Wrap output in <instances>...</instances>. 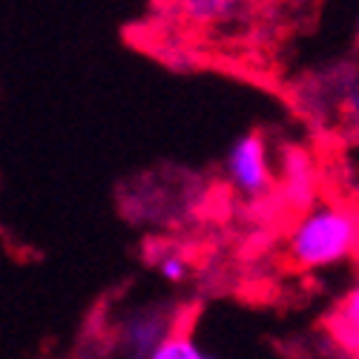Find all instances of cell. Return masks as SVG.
<instances>
[{
    "instance_id": "6da1fadb",
    "label": "cell",
    "mask_w": 359,
    "mask_h": 359,
    "mask_svg": "<svg viewBox=\"0 0 359 359\" xmlns=\"http://www.w3.org/2000/svg\"><path fill=\"white\" fill-rule=\"evenodd\" d=\"M359 250V216L348 207L327 204L311 210L287 238V256L299 267H327Z\"/></svg>"
},
{
    "instance_id": "7a4b0ae2",
    "label": "cell",
    "mask_w": 359,
    "mask_h": 359,
    "mask_svg": "<svg viewBox=\"0 0 359 359\" xmlns=\"http://www.w3.org/2000/svg\"><path fill=\"white\" fill-rule=\"evenodd\" d=\"M227 172L230 182L248 196H262L273 187L271 164H267V141L262 133H248L233 144L227 156Z\"/></svg>"
},
{
    "instance_id": "3957f363",
    "label": "cell",
    "mask_w": 359,
    "mask_h": 359,
    "mask_svg": "<svg viewBox=\"0 0 359 359\" xmlns=\"http://www.w3.org/2000/svg\"><path fill=\"white\" fill-rule=\"evenodd\" d=\"M282 170H285V201L296 207V210H308L316 193V172L311 156L299 147H287L282 156Z\"/></svg>"
},
{
    "instance_id": "277c9868",
    "label": "cell",
    "mask_w": 359,
    "mask_h": 359,
    "mask_svg": "<svg viewBox=\"0 0 359 359\" xmlns=\"http://www.w3.org/2000/svg\"><path fill=\"white\" fill-rule=\"evenodd\" d=\"M170 337H172V331H170L167 319L156 316V313L135 316L124 327V342H127V348L133 351L135 359H149L158 351V345H164Z\"/></svg>"
},
{
    "instance_id": "5b68a950",
    "label": "cell",
    "mask_w": 359,
    "mask_h": 359,
    "mask_svg": "<svg viewBox=\"0 0 359 359\" xmlns=\"http://www.w3.org/2000/svg\"><path fill=\"white\" fill-rule=\"evenodd\" d=\"M327 327H331V337L337 339V345H342L356 359L359 356V285L337 305L334 316L327 319Z\"/></svg>"
},
{
    "instance_id": "8992f818",
    "label": "cell",
    "mask_w": 359,
    "mask_h": 359,
    "mask_svg": "<svg viewBox=\"0 0 359 359\" xmlns=\"http://www.w3.org/2000/svg\"><path fill=\"white\" fill-rule=\"evenodd\" d=\"M149 359H216V356L201 353V351L193 345L190 337H184V334H172L164 345H158V351L149 356Z\"/></svg>"
},
{
    "instance_id": "52a82bcc",
    "label": "cell",
    "mask_w": 359,
    "mask_h": 359,
    "mask_svg": "<svg viewBox=\"0 0 359 359\" xmlns=\"http://www.w3.org/2000/svg\"><path fill=\"white\" fill-rule=\"evenodd\" d=\"M182 9L196 20H213V18H219L224 12H233L238 6L230 4V0H193V4H184Z\"/></svg>"
},
{
    "instance_id": "ba28073f",
    "label": "cell",
    "mask_w": 359,
    "mask_h": 359,
    "mask_svg": "<svg viewBox=\"0 0 359 359\" xmlns=\"http://www.w3.org/2000/svg\"><path fill=\"white\" fill-rule=\"evenodd\" d=\"M158 267H161V276L170 279V282H182L187 276V262L182 256H175V253H170L167 259H161Z\"/></svg>"
},
{
    "instance_id": "9c48e42d",
    "label": "cell",
    "mask_w": 359,
    "mask_h": 359,
    "mask_svg": "<svg viewBox=\"0 0 359 359\" xmlns=\"http://www.w3.org/2000/svg\"><path fill=\"white\" fill-rule=\"evenodd\" d=\"M356 256H359V250H356Z\"/></svg>"
},
{
    "instance_id": "30bf717a",
    "label": "cell",
    "mask_w": 359,
    "mask_h": 359,
    "mask_svg": "<svg viewBox=\"0 0 359 359\" xmlns=\"http://www.w3.org/2000/svg\"><path fill=\"white\" fill-rule=\"evenodd\" d=\"M356 359H359V356H356Z\"/></svg>"
}]
</instances>
